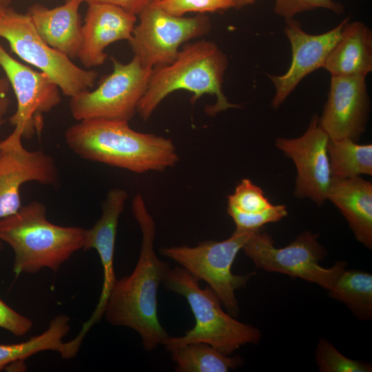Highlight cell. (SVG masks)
<instances>
[{"label":"cell","mask_w":372,"mask_h":372,"mask_svg":"<svg viewBox=\"0 0 372 372\" xmlns=\"http://www.w3.org/2000/svg\"><path fill=\"white\" fill-rule=\"evenodd\" d=\"M128 195L125 190H110L102 204V214L94 226L86 229L83 250L94 249L103 267V282L101 293L90 318L83 324L77 339L83 341L91 327L104 315L105 306L116 280L114 268V256L119 217L123 211Z\"/></svg>","instance_id":"16"},{"label":"cell","mask_w":372,"mask_h":372,"mask_svg":"<svg viewBox=\"0 0 372 372\" xmlns=\"http://www.w3.org/2000/svg\"><path fill=\"white\" fill-rule=\"evenodd\" d=\"M0 37L21 59L47 75L65 96L73 97L94 86L97 72L79 68L50 46L39 35L27 13L6 8L0 14Z\"/></svg>","instance_id":"7"},{"label":"cell","mask_w":372,"mask_h":372,"mask_svg":"<svg viewBox=\"0 0 372 372\" xmlns=\"http://www.w3.org/2000/svg\"><path fill=\"white\" fill-rule=\"evenodd\" d=\"M83 3V0H65L53 8L35 3L27 12L41 38L72 60L78 58L81 44L79 8Z\"/></svg>","instance_id":"18"},{"label":"cell","mask_w":372,"mask_h":372,"mask_svg":"<svg viewBox=\"0 0 372 372\" xmlns=\"http://www.w3.org/2000/svg\"><path fill=\"white\" fill-rule=\"evenodd\" d=\"M10 83L6 77L0 76V127L6 121V115L10 105L9 91Z\"/></svg>","instance_id":"32"},{"label":"cell","mask_w":372,"mask_h":372,"mask_svg":"<svg viewBox=\"0 0 372 372\" xmlns=\"http://www.w3.org/2000/svg\"><path fill=\"white\" fill-rule=\"evenodd\" d=\"M3 249L2 241L0 240V251Z\"/></svg>","instance_id":"36"},{"label":"cell","mask_w":372,"mask_h":372,"mask_svg":"<svg viewBox=\"0 0 372 372\" xmlns=\"http://www.w3.org/2000/svg\"><path fill=\"white\" fill-rule=\"evenodd\" d=\"M228 205L242 212L252 213L267 209L273 204L260 187L244 178L237 185L234 193L228 196Z\"/></svg>","instance_id":"26"},{"label":"cell","mask_w":372,"mask_h":372,"mask_svg":"<svg viewBox=\"0 0 372 372\" xmlns=\"http://www.w3.org/2000/svg\"><path fill=\"white\" fill-rule=\"evenodd\" d=\"M83 3H102L121 8L130 13L138 15L151 0H83Z\"/></svg>","instance_id":"31"},{"label":"cell","mask_w":372,"mask_h":372,"mask_svg":"<svg viewBox=\"0 0 372 372\" xmlns=\"http://www.w3.org/2000/svg\"><path fill=\"white\" fill-rule=\"evenodd\" d=\"M0 68L17 99L16 112L10 117L11 125L21 129L23 138L40 135L44 114L61 102L59 87L43 72L13 58L1 43Z\"/></svg>","instance_id":"12"},{"label":"cell","mask_w":372,"mask_h":372,"mask_svg":"<svg viewBox=\"0 0 372 372\" xmlns=\"http://www.w3.org/2000/svg\"><path fill=\"white\" fill-rule=\"evenodd\" d=\"M227 213L234 221L236 229L240 231L258 230L267 223L280 220L288 214L284 205H273L267 209L252 213L242 212L228 205Z\"/></svg>","instance_id":"27"},{"label":"cell","mask_w":372,"mask_h":372,"mask_svg":"<svg viewBox=\"0 0 372 372\" xmlns=\"http://www.w3.org/2000/svg\"><path fill=\"white\" fill-rule=\"evenodd\" d=\"M132 211L142 233L138 260L130 275L116 279L104 316L113 325L136 331L144 349L150 351L169 336L158 317L157 293L170 267L154 251L155 222L141 194L133 198Z\"/></svg>","instance_id":"1"},{"label":"cell","mask_w":372,"mask_h":372,"mask_svg":"<svg viewBox=\"0 0 372 372\" xmlns=\"http://www.w3.org/2000/svg\"><path fill=\"white\" fill-rule=\"evenodd\" d=\"M349 20L347 17L326 32L311 34L305 32L293 18L285 19V32L291 45L292 59L286 73L267 74L275 89L271 103L273 109L280 107L306 76L324 67L329 54L340 37L343 25Z\"/></svg>","instance_id":"14"},{"label":"cell","mask_w":372,"mask_h":372,"mask_svg":"<svg viewBox=\"0 0 372 372\" xmlns=\"http://www.w3.org/2000/svg\"><path fill=\"white\" fill-rule=\"evenodd\" d=\"M234 4V8H242L244 6L253 4L257 0H231Z\"/></svg>","instance_id":"33"},{"label":"cell","mask_w":372,"mask_h":372,"mask_svg":"<svg viewBox=\"0 0 372 372\" xmlns=\"http://www.w3.org/2000/svg\"><path fill=\"white\" fill-rule=\"evenodd\" d=\"M160 1V0H151V3L152 2H156V1Z\"/></svg>","instance_id":"37"},{"label":"cell","mask_w":372,"mask_h":372,"mask_svg":"<svg viewBox=\"0 0 372 372\" xmlns=\"http://www.w3.org/2000/svg\"><path fill=\"white\" fill-rule=\"evenodd\" d=\"M316 362L321 372H371L369 363L350 359L325 338L320 339L315 353Z\"/></svg>","instance_id":"25"},{"label":"cell","mask_w":372,"mask_h":372,"mask_svg":"<svg viewBox=\"0 0 372 372\" xmlns=\"http://www.w3.org/2000/svg\"><path fill=\"white\" fill-rule=\"evenodd\" d=\"M138 16L128 42L134 56L151 69L172 63L183 43L207 34L211 26L205 14L174 16L151 3Z\"/></svg>","instance_id":"10"},{"label":"cell","mask_w":372,"mask_h":372,"mask_svg":"<svg viewBox=\"0 0 372 372\" xmlns=\"http://www.w3.org/2000/svg\"><path fill=\"white\" fill-rule=\"evenodd\" d=\"M331 76H366L372 71V32L363 22L347 21L323 67Z\"/></svg>","instance_id":"20"},{"label":"cell","mask_w":372,"mask_h":372,"mask_svg":"<svg viewBox=\"0 0 372 372\" xmlns=\"http://www.w3.org/2000/svg\"><path fill=\"white\" fill-rule=\"evenodd\" d=\"M22 130L0 141V220L21 207V187L28 182L55 185L59 174L54 158L39 149L30 151L22 144Z\"/></svg>","instance_id":"11"},{"label":"cell","mask_w":372,"mask_h":372,"mask_svg":"<svg viewBox=\"0 0 372 372\" xmlns=\"http://www.w3.org/2000/svg\"><path fill=\"white\" fill-rule=\"evenodd\" d=\"M11 0H0V3H2L6 6H8Z\"/></svg>","instance_id":"34"},{"label":"cell","mask_w":372,"mask_h":372,"mask_svg":"<svg viewBox=\"0 0 372 372\" xmlns=\"http://www.w3.org/2000/svg\"><path fill=\"white\" fill-rule=\"evenodd\" d=\"M87 5L78 59L90 68L105 63L107 58L105 49L111 43L131 39L136 15L114 6Z\"/></svg>","instance_id":"17"},{"label":"cell","mask_w":372,"mask_h":372,"mask_svg":"<svg viewBox=\"0 0 372 372\" xmlns=\"http://www.w3.org/2000/svg\"><path fill=\"white\" fill-rule=\"evenodd\" d=\"M151 3L178 17L187 12L205 14L234 8L231 0H160Z\"/></svg>","instance_id":"28"},{"label":"cell","mask_w":372,"mask_h":372,"mask_svg":"<svg viewBox=\"0 0 372 372\" xmlns=\"http://www.w3.org/2000/svg\"><path fill=\"white\" fill-rule=\"evenodd\" d=\"M69 321L67 316L59 315L40 335L19 343L0 344V371L11 364L44 351H56L63 359L74 358L69 342L63 340L70 330Z\"/></svg>","instance_id":"21"},{"label":"cell","mask_w":372,"mask_h":372,"mask_svg":"<svg viewBox=\"0 0 372 372\" xmlns=\"http://www.w3.org/2000/svg\"><path fill=\"white\" fill-rule=\"evenodd\" d=\"M164 287L183 296L194 314L195 324L182 336H168L166 349L193 342L210 344L229 355L242 346L259 341L260 331L239 322L221 308V301L209 287L201 289L199 280L183 267L169 269Z\"/></svg>","instance_id":"5"},{"label":"cell","mask_w":372,"mask_h":372,"mask_svg":"<svg viewBox=\"0 0 372 372\" xmlns=\"http://www.w3.org/2000/svg\"><path fill=\"white\" fill-rule=\"evenodd\" d=\"M86 229L50 223L47 208L32 201L14 214L0 220V240L12 249L15 276L34 273L43 268L54 271L79 249H83Z\"/></svg>","instance_id":"4"},{"label":"cell","mask_w":372,"mask_h":372,"mask_svg":"<svg viewBox=\"0 0 372 372\" xmlns=\"http://www.w3.org/2000/svg\"><path fill=\"white\" fill-rule=\"evenodd\" d=\"M366 77L331 76L330 89L318 122L331 140L357 141L364 132L370 112Z\"/></svg>","instance_id":"15"},{"label":"cell","mask_w":372,"mask_h":372,"mask_svg":"<svg viewBox=\"0 0 372 372\" xmlns=\"http://www.w3.org/2000/svg\"><path fill=\"white\" fill-rule=\"evenodd\" d=\"M317 8L327 9L336 14L344 11V6L333 0H274L275 14L285 19H292L297 14Z\"/></svg>","instance_id":"29"},{"label":"cell","mask_w":372,"mask_h":372,"mask_svg":"<svg viewBox=\"0 0 372 372\" xmlns=\"http://www.w3.org/2000/svg\"><path fill=\"white\" fill-rule=\"evenodd\" d=\"M227 65L226 54L214 42L203 39L187 43L172 63L153 69L136 113L143 120L149 119L164 99L179 90L193 93L192 103L205 94L214 95L216 103L205 108L211 116L240 107L229 103L223 92Z\"/></svg>","instance_id":"3"},{"label":"cell","mask_w":372,"mask_h":372,"mask_svg":"<svg viewBox=\"0 0 372 372\" xmlns=\"http://www.w3.org/2000/svg\"><path fill=\"white\" fill-rule=\"evenodd\" d=\"M318 234L308 231L300 234L289 245L278 248L267 232L260 229L252 234L242 247L244 254L260 269L298 277L331 289L346 262L338 261L330 268L319 264L326 250L318 240Z\"/></svg>","instance_id":"8"},{"label":"cell","mask_w":372,"mask_h":372,"mask_svg":"<svg viewBox=\"0 0 372 372\" xmlns=\"http://www.w3.org/2000/svg\"><path fill=\"white\" fill-rule=\"evenodd\" d=\"M112 72L94 90H85L70 100V110L76 121L106 118L129 121L136 112L153 69L144 67L134 56L128 63L111 58Z\"/></svg>","instance_id":"9"},{"label":"cell","mask_w":372,"mask_h":372,"mask_svg":"<svg viewBox=\"0 0 372 372\" xmlns=\"http://www.w3.org/2000/svg\"><path fill=\"white\" fill-rule=\"evenodd\" d=\"M256 231L236 229L222 241L207 240L195 247H162L161 254L179 264L198 280L205 281L227 313L235 317L239 313L236 290L245 287L254 273L236 275L231 271V266L239 251Z\"/></svg>","instance_id":"6"},{"label":"cell","mask_w":372,"mask_h":372,"mask_svg":"<svg viewBox=\"0 0 372 372\" xmlns=\"http://www.w3.org/2000/svg\"><path fill=\"white\" fill-rule=\"evenodd\" d=\"M331 298L345 304L360 320L372 318V275L360 270H344L333 287Z\"/></svg>","instance_id":"24"},{"label":"cell","mask_w":372,"mask_h":372,"mask_svg":"<svg viewBox=\"0 0 372 372\" xmlns=\"http://www.w3.org/2000/svg\"><path fill=\"white\" fill-rule=\"evenodd\" d=\"M8 6H6L2 3H0V14L5 10L6 8Z\"/></svg>","instance_id":"35"},{"label":"cell","mask_w":372,"mask_h":372,"mask_svg":"<svg viewBox=\"0 0 372 372\" xmlns=\"http://www.w3.org/2000/svg\"><path fill=\"white\" fill-rule=\"evenodd\" d=\"M32 327V321L18 313L0 298V328L15 336L27 334Z\"/></svg>","instance_id":"30"},{"label":"cell","mask_w":372,"mask_h":372,"mask_svg":"<svg viewBox=\"0 0 372 372\" xmlns=\"http://www.w3.org/2000/svg\"><path fill=\"white\" fill-rule=\"evenodd\" d=\"M128 122L81 120L66 130L65 143L82 158L136 174L163 172L176 165L179 157L170 138L137 132Z\"/></svg>","instance_id":"2"},{"label":"cell","mask_w":372,"mask_h":372,"mask_svg":"<svg viewBox=\"0 0 372 372\" xmlns=\"http://www.w3.org/2000/svg\"><path fill=\"white\" fill-rule=\"evenodd\" d=\"M328 134L313 115L305 132L298 138H277L276 147L291 158L296 168L294 195L321 206L327 200L331 176L327 152Z\"/></svg>","instance_id":"13"},{"label":"cell","mask_w":372,"mask_h":372,"mask_svg":"<svg viewBox=\"0 0 372 372\" xmlns=\"http://www.w3.org/2000/svg\"><path fill=\"white\" fill-rule=\"evenodd\" d=\"M331 178L372 175V145L350 138L331 140L327 145Z\"/></svg>","instance_id":"23"},{"label":"cell","mask_w":372,"mask_h":372,"mask_svg":"<svg viewBox=\"0 0 372 372\" xmlns=\"http://www.w3.org/2000/svg\"><path fill=\"white\" fill-rule=\"evenodd\" d=\"M178 372H227L242 363L239 357H229L210 344L193 342L168 349Z\"/></svg>","instance_id":"22"},{"label":"cell","mask_w":372,"mask_h":372,"mask_svg":"<svg viewBox=\"0 0 372 372\" xmlns=\"http://www.w3.org/2000/svg\"><path fill=\"white\" fill-rule=\"evenodd\" d=\"M327 200L347 220L358 242L372 248V184L360 176L331 178Z\"/></svg>","instance_id":"19"}]
</instances>
